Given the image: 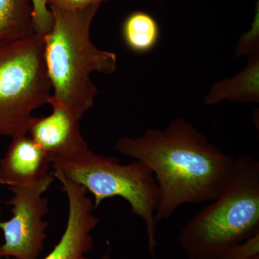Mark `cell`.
I'll use <instances>...</instances> for the list:
<instances>
[{
  "mask_svg": "<svg viewBox=\"0 0 259 259\" xmlns=\"http://www.w3.org/2000/svg\"><path fill=\"white\" fill-rule=\"evenodd\" d=\"M35 33L31 0H0V41Z\"/></svg>",
  "mask_w": 259,
  "mask_h": 259,
  "instance_id": "11",
  "label": "cell"
},
{
  "mask_svg": "<svg viewBox=\"0 0 259 259\" xmlns=\"http://www.w3.org/2000/svg\"><path fill=\"white\" fill-rule=\"evenodd\" d=\"M10 259H16V258H10Z\"/></svg>",
  "mask_w": 259,
  "mask_h": 259,
  "instance_id": "20",
  "label": "cell"
},
{
  "mask_svg": "<svg viewBox=\"0 0 259 259\" xmlns=\"http://www.w3.org/2000/svg\"><path fill=\"white\" fill-rule=\"evenodd\" d=\"M51 167L50 158L28 134L12 138L0 160V185L32 187L54 176Z\"/></svg>",
  "mask_w": 259,
  "mask_h": 259,
  "instance_id": "8",
  "label": "cell"
},
{
  "mask_svg": "<svg viewBox=\"0 0 259 259\" xmlns=\"http://www.w3.org/2000/svg\"><path fill=\"white\" fill-rule=\"evenodd\" d=\"M55 177L29 187H10L13 193L6 204L11 207L13 217L0 221L4 244L1 245L5 257L16 259H37L47 238L49 222L44 218L49 213V199L44 194Z\"/></svg>",
  "mask_w": 259,
  "mask_h": 259,
  "instance_id": "6",
  "label": "cell"
},
{
  "mask_svg": "<svg viewBox=\"0 0 259 259\" xmlns=\"http://www.w3.org/2000/svg\"><path fill=\"white\" fill-rule=\"evenodd\" d=\"M115 148L153 172L158 189L157 222L171 218L184 204L217 198L236 166V158L223 152L182 117L163 129L121 138Z\"/></svg>",
  "mask_w": 259,
  "mask_h": 259,
  "instance_id": "1",
  "label": "cell"
},
{
  "mask_svg": "<svg viewBox=\"0 0 259 259\" xmlns=\"http://www.w3.org/2000/svg\"><path fill=\"white\" fill-rule=\"evenodd\" d=\"M52 112L46 117H35L28 134L45 151L51 161H56L88 146L80 131L79 121L72 117L60 104L49 101Z\"/></svg>",
  "mask_w": 259,
  "mask_h": 259,
  "instance_id": "9",
  "label": "cell"
},
{
  "mask_svg": "<svg viewBox=\"0 0 259 259\" xmlns=\"http://www.w3.org/2000/svg\"><path fill=\"white\" fill-rule=\"evenodd\" d=\"M228 100L237 103L259 102V53L251 54L244 69L233 77L221 80L204 97L206 105Z\"/></svg>",
  "mask_w": 259,
  "mask_h": 259,
  "instance_id": "10",
  "label": "cell"
},
{
  "mask_svg": "<svg viewBox=\"0 0 259 259\" xmlns=\"http://www.w3.org/2000/svg\"><path fill=\"white\" fill-rule=\"evenodd\" d=\"M61 182L68 199L67 223L60 241L44 259H90L86 253L94 248L92 231L99 223L94 214L95 204L82 186L53 172Z\"/></svg>",
  "mask_w": 259,
  "mask_h": 259,
  "instance_id": "7",
  "label": "cell"
},
{
  "mask_svg": "<svg viewBox=\"0 0 259 259\" xmlns=\"http://www.w3.org/2000/svg\"><path fill=\"white\" fill-rule=\"evenodd\" d=\"M249 259H259V254L255 255V256L252 257V258H250Z\"/></svg>",
  "mask_w": 259,
  "mask_h": 259,
  "instance_id": "18",
  "label": "cell"
},
{
  "mask_svg": "<svg viewBox=\"0 0 259 259\" xmlns=\"http://www.w3.org/2000/svg\"><path fill=\"white\" fill-rule=\"evenodd\" d=\"M259 50V5L258 0L255 7L254 20L251 24V28L243 33L237 44L236 57H243L251 55Z\"/></svg>",
  "mask_w": 259,
  "mask_h": 259,
  "instance_id": "13",
  "label": "cell"
},
{
  "mask_svg": "<svg viewBox=\"0 0 259 259\" xmlns=\"http://www.w3.org/2000/svg\"><path fill=\"white\" fill-rule=\"evenodd\" d=\"M100 4L79 10L49 5L54 17L50 31L44 35V55L52 96L76 120L93 107L98 90L92 81L94 72L112 74L117 55L95 47L90 37Z\"/></svg>",
  "mask_w": 259,
  "mask_h": 259,
  "instance_id": "2",
  "label": "cell"
},
{
  "mask_svg": "<svg viewBox=\"0 0 259 259\" xmlns=\"http://www.w3.org/2000/svg\"><path fill=\"white\" fill-rule=\"evenodd\" d=\"M107 0H48L49 5L64 10H79L100 4Z\"/></svg>",
  "mask_w": 259,
  "mask_h": 259,
  "instance_id": "15",
  "label": "cell"
},
{
  "mask_svg": "<svg viewBox=\"0 0 259 259\" xmlns=\"http://www.w3.org/2000/svg\"><path fill=\"white\" fill-rule=\"evenodd\" d=\"M2 215H3V212H2V209L1 207H0V221H1ZM4 257L3 250H2V246L0 245V259L4 258Z\"/></svg>",
  "mask_w": 259,
  "mask_h": 259,
  "instance_id": "16",
  "label": "cell"
},
{
  "mask_svg": "<svg viewBox=\"0 0 259 259\" xmlns=\"http://www.w3.org/2000/svg\"><path fill=\"white\" fill-rule=\"evenodd\" d=\"M122 33L129 49L138 54H144L156 47L159 39L160 29L151 15L135 11L125 18Z\"/></svg>",
  "mask_w": 259,
  "mask_h": 259,
  "instance_id": "12",
  "label": "cell"
},
{
  "mask_svg": "<svg viewBox=\"0 0 259 259\" xmlns=\"http://www.w3.org/2000/svg\"><path fill=\"white\" fill-rule=\"evenodd\" d=\"M100 259H110V255H105L104 256H102Z\"/></svg>",
  "mask_w": 259,
  "mask_h": 259,
  "instance_id": "17",
  "label": "cell"
},
{
  "mask_svg": "<svg viewBox=\"0 0 259 259\" xmlns=\"http://www.w3.org/2000/svg\"><path fill=\"white\" fill-rule=\"evenodd\" d=\"M51 96L44 35L0 41V137L28 134L33 112Z\"/></svg>",
  "mask_w": 259,
  "mask_h": 259,
  "instance_id": "5",
  "label": "cell"
},
{
  "mask_svg": "<svg viewBox=\"0 0 259 259\" xmlns=\"http://www.w3.org/2000/svg\"><path fill=\"white\" fill-rule=\"evenodd\" d=\"M32 21L35 33L44 35L54 25V17L49 9L48 0H31Z\"/></svg>",
  "mask_w": 259,
  "mask_h": 259,
  "instance_id": "14",
  "label": "cell"
},
{
  "mask_svg": "<svg viewBox=\"0 0 259 259\" xmlns=\"http://www.w3.org/2000/svg\"><path fill=\"white\" fill-rule=\"evenodd\" d=\"M52 168L54 172L82 186L93 194L95 208L105 199H125L131 212L144 221L150 255L156 259L158 222L155 214L158 189L153 172L145 163L135 160L122 164L117 158L97 154L87 146L53 161Z\"/></svg>",
  "mask_w": 259,
  "mask_h": 259,
  "instance_id": "4",
  "label": "cell"
},
{
  "mask_svg": "<svg viewBox=\"0 0 259 259\" xmlns=\"http://www.w3.org/2000/svg\"><path fill=\"white\" fill-rule=\"evenodd\" d=\"M223 259H233V258H232V257H230L229 255H227V256L225 257V258Z\"/></svg>",
  "mask_w": 259,
  "mask_h": 259,
  "instance_id": "19",
  "label": "cell"
},
{
  "mask_svg": "<svg viewBox=\"0 0 259 259\" xmlns=\"http://www.w3.org/2000/svg\"><path fill=\"white\" fill-rule=\"evenodd\" d=\"M257 234L259 162L250 156H240L217 198L186 223L179 242L190 259H223Z\"/></svg>",
  "mask_w": 259,
  "mask_h": 259,
  "instance_id": "3",
  "label": "cell"
}]
</instances>
